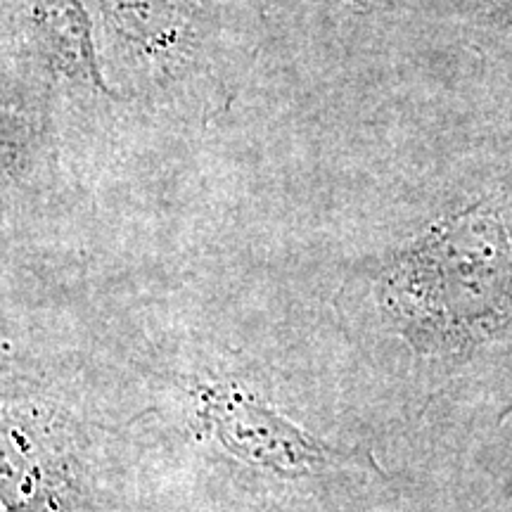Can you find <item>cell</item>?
I'll return each mask as SVG.
<instances>
[{
    "mask_svg": "<svg viewBox=\"0 0 512 512\" xmlns=\"http://www.w3.org/2000/svg\"><path fill=\"white\" fill-rule=\"evenodd\" d=\"M192 425L254 475L318 484L342 475L384 477L370 451L320 439L233 377H200L190 389Z\"/></svg>",
    "mask_w": 512,
    "mask_h": 512,
    "instance_id": "3",
    "label": "cell"
},
{
    "mask_svg": "<svg viewBox=\"0 0 512 512\" xmlns=\"http://www.w3.org/2000/svg\"><path fill=\"white\" fill-rule=\"evenodd\" d=\"M380 302L415 356L465 361L512 325V230L494 209L453 216L394 256Z\"/></svg>",
    "mask_w": 512,
    "mask_h": 512,
    "instance_id": "1",
    "label": "cell"
},
{
    "mask_svg": "<svg viewBox=\"0 0 512 512\" xmlns=\"http://www.w3.org/2000/svg\"><path fill=\"white\" fill-rule=\"evenodd\" d=\"M510 413H512V406H508V408H505V411L501 413V422H503L505 418H508V415H510Z\"/></svg>",
    "mask_w": 512,
    "mask_h": 512,
    "instance_id": "5",
    "label": "cell"
},
{
    "mask_svg": "<svg viewBox=\"0 0 512 512\" xmlns=\"http://www.w3.org/2000/svg\"><path fill=\"white\" fill-rule=\"evenodd\" d=\"M36 19L50 38V50L69 72L91 76L98 88L102 86L93 60L91 24L76 0H36Z\"/></svg>",
    "mask_w": 512,
    "mask_h": 512,
    "instance_id": "4",
    "label": "cell"
},
{
    "mask_svg": "<svg viewBox=\"0 0 512 512\" xmlns=\"http://www.w3.org/2000/svg\"><path fill=\"white\" fill-rule=\"evenodd\" d=\"M0 508L105 512L79 420L8 366H0Z\"/></svg>",
    "mask_w": 512,
    "mask_h": 512,
    "instance_id": "2",
    "label": "cell"
},
{
    "mask_svg": "<svg viewBox=\"0 0 512 512\" xmlns=\"http://www.w3.org/2000/svg\"><path fill=\"white\" fill-rule=\"evenodd\" d=\"M3 178V176H0ZM0 204H3V181H0Z\"/></svg>",
    "mask_w": 512,
    "mask_h": 512,
    "instance_id": "6",
    "label": "cell"
}]
</instances>
